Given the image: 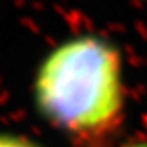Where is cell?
Wrapping results in <instances>:
<instances>
[{"instance_id":"obj_1","label":"cell","mask_w":147,"mask_h":147,"mask_svg":"<svg viewBox=\"0 0 147 147\" xmlns=\"http://www.w3.org/2000/svg\"><path fill=\"white\" fill-rule=\"evenodd\" d=\"M35 98L41 114L77 138H99L122 120V60L110 42L80 36L50 53L38 71Z\"/></svg>"},{"instance_id":"obj_2","label":"cell","mask_w":147,"mask_h":147,"mask_svg":"<svg viewBox=\"0 0 147 147\" xmlns=\"http://www.w3.org/2000/svg\"><path fill=\"white\" fill-rule=\"evenodd\" d=\"M0 147H36V146H33L32 143L18 137L0 135Z\"/></svg>"},{"instance_id":"obj_3","label":"cell","mask_w":147,"mask_h":147,"mask_svg":"<svg viewBox=\"0 0 147 147\" xmlns=\"http://www.w3.org/2000/svg\"><path fill=\"white\" fill-rule=\"evenodd\" d=\"M128 147H147V140L146 141H141V143H135L132 146H128Z\"/></svg>"}]
</instances>
